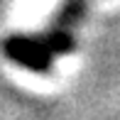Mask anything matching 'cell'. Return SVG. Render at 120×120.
I'll return each mask as SVG.
<instances>
[{
    "instance_id": "obj_1",
    "label": "cell",
    "mask_w": 120,
    "mask_h": 120,
    "mask_svg": "<svg viewBox=\"0 0 120 120\" xmlns=\"http://www.w3.org/2000/svg\"><path fill=\"white\" fill-rule=\"evenodd\" d=\"M5 54L15 59L17 64L32 69V71H47L52 64V49L47 42L25 39V37H12L5 42Z\"/></svg>"
},
{
    "instance_id": "obj_2",
    "label": "cell",
    "mask_w": 120,
    "mask_h": 120,
    "mask_svg": "<svg viewBox=\"0 0 120 120\" xmlns=\"http://www.w3.org/2000/svg\"><path fill=\"white\" fill-rule=\"evenodd\" d=\"M47 44H49L52 52H69V49L74 47V42L69 39V37H64V34H54V37L47 39Z\"/></svg>"
}]
</instances>
